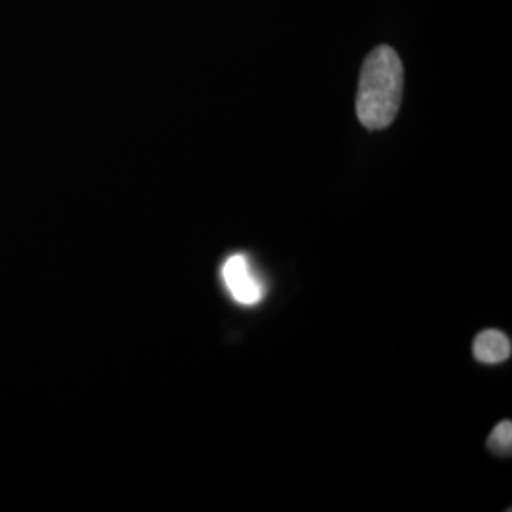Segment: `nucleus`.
<instances>
[{"label":"nucleus","mask_w":512,"mask_h":512,"mask_svg":"<svg viewBox=\"0 0 512 512\" xmlns=\"http://www.w3.org/2000/svg\"><path fill=\"white\" fill-rule=\"evenodd\" d=\"M403 84V61L391 46L382 44L366 55L357 90V116L366 129L393 124L401 109Z\"/></svg>","instance_id":"obj_1"},{"label":"nucleus","mask_w":512,"mask_h":512,"mask_svg":"<svg viewBox=\"0 0 512 512\" xmlns=\"http://www.w3.org/2000/svg\"><path fill=\"white\" fill-rule=\"evenodd\" d=\"M222 281L234 302L245 308L258 306L264 300V285L255 274L249 258L232 255L222 266Z\"/></svg>","instance_id":"obj_2"},{"label":"nucleus","mask_w":512,"mask_h":512,"mask_svg":"<svg viewBox=\"0 0 512 512\" xmlns=\"http://www.w3.org/2000/svg\"><path fill=\"white\" fill-rule=\"evenodd\" d=\"M511 340L501 330H484L475 338L473 355L478 363L499 365L511 357Z\"/></svg>","instance_id":"obj_3"},{"label":"nucleus","mask_w":512,"mask_h":512,"mask_svg":"<svg viewBox=\"0 0 512 512\" xmlns=\"http://www.w3.org/2000/svg\"><path fill=\"white\" fill-rule=\"evenodd\" d=\"M488 448L497 454V456H503V458H509L512 452V423L509 420L501 421L490 439H488Z\"/></svg>","instance_id":"obj_4"}]
</instances>
